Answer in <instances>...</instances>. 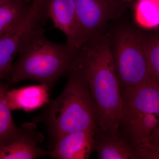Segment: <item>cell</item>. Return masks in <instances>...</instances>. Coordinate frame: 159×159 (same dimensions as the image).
Here are the masks:
<instances>
[{
	"label": "cell",
	"instance_id": "1",
	"mask_svg": "<svg viewBox=\"0 0 159 159\" xmlns=\"http://www.w3.org/2000/svg\"><path fill=\"white\" fill-rule=\"evenodd\" d=\"M75 66L82 73L96 103L99 129L119 135L122 100L107 29L80 49Z\"/></svg>",
	"mask_w": 159,
	"mask_h": 159
},
{
	"label": "cell",
	"instance_id": "2",
	"mask_svg": "<svg viewBox=\"0 0 159 159\" xmlns=\"http://www.w3.org/2000/svg\"><path fill=\"white\" fill-rule=\"evenodd\" d=\"M66 43L52 42L38 26L23 41L8 82L15 84L31 80L46 84L51 90L57 80L68 75L76 64L79 51Z\"/></svg>",
	"mask_w": 159,
	"mask_h": 159
},
{
	"label": "cell",
	"instance_id": "3",
	"mask_svg": "<svg viewBox=\"0 0 159 159\" xmlns=\"http://www.w3.org/2000/svg\"><path fill=\"white\" fill-rule=\"evenodd\" d=\"M68 75L61 93L34 119L46 125L51 145L68 134L99 129L97 106L82 73L75 66Z\"/></svg>",
	"mask_w": 159,
	"mask_h": 159
},
{
	"label": "cell",
	"instance_id": "4",
	"mask_svg": "<svg viewBox=\"0 0 159 159\" xmlns=\"http://www.w3.org/2000/svg\"><path fill=\"white\" fill-rule=\"evenodd\" d=\"M107 31L120 92L149 79L145 34L127 23Z\"/></svg>",
	"mask_w": 159,
	"mask_h": 159
},
{
	"label": "cell",
	"instance_id": "5",
	"mask_svg": "<svg viewBox=\"0 0 159 159\" xmlns=\"http://www.w3.org/2000/svg\"><path fill=\"white\" fill-rule=\"evenodd\" d=\"M87 42L101 34L108 22L120 18L128 5L118 0H74Z\"/></svg>",
	"mask_w": 159,
	"mask_h": 159
},
{
	"label": "cell",
	"instance_id": "6",
	"mask_svg": "<svg viewBox=\"0 0 159 159\" xmlns=\"http://www.w3.org/2000/svg\"><path fill=\"white\" fill-rule=\"evenodd\" d=\"M122 104L119 125L142 114L159 116V85L148 79L121 91Z\"/></svg>",
	"mask_w": 159,
	"mask_h": 159
},
{
	"label": "cell",
	"instance_id": "7",
	"mask_svg": "<svg viewBox=\"0 0 159 159\" xmlns=\"http://www.w3.org/2000/svg\"><path fill=\"white\" fill-rule=\"evenodd\" d=\"M46 14L54 27L65 34L66 43L80 50L87 43L76 11L74 0H47Z\"/></svg>",
	"mask_w": 159,
	"mask_h": 159
},
{
	"label": "cell",
	"instance_id": "8",
	"mask_svg": "<svg viewBox=\"0 0 159 159\" xmlns=\"http://www.w3.org/2000/svg\"><path fill=\"white\" fill-rule=\"evenodd\" d=\"M44 139L34 122H25L17 136L0 144V159H34L49 155L39 145Z\"/></svg>",
	"mask_w": 159,
	"mask_h": 159
},
{
	"label": "cell",
	"instance_id": "9",
	"mask_svg": "<svg viewBox=\"0 0 159 159\" xmlns=\"http://www.w3.org/2000/svg\"><path fill=\"white\" fill-rule=\"evenodd\" d=\"M97 130L80 131L61 137L51 145L49 155L55 159H89L95 150L94 136Z\"/></svg>",
	"mask_w": 159,
	"mask_h": 159
},
{
	"label": "cell",
	"instance_id": "10",
	"mask_svg": "<svg viewBox=\"0 0 159 159\" xmlns=\"http://www.w3.org/2000/svg\"><path fill=\"white\" fill-rule=\"evenodd\" d=\"M51 91L43 84L9 89L6 93V102L11 111H31L48 103Z\"/></svg>",
	"mask_w": 159,
	"mask_h": 159
},
{
	"label": "cell",
	"instance_id": "11",
	"mask_svg": "<svg viewBox=\"0 0 159 159\" xmlns=\"http://www.w3.org/2000/svg\"><path fill=\"white\" fill-rule=\"evenodd\" d=\"M95 150L99 159H138L135 148L119 135L98 129L94 136Z\"/></svg>",
	"mask_w": 159,
	"mask_h": 159
},
{
	"label": "cell",
	"instance_id": "12",
	"mask_svg": "<svg viewBox=\"0 0 159 159\" xmlns=\"http://www.w3.org/2000/svg\"><path fill=\"white\" fill-rule=\"evenodd\" d=\"M159 122V116L142 114L119 126V135L134 148L148 143V139Z\"/></svg>",
	"mask_w": 159,
	"mask_h": 159
},
{
	"label": "cell",
	"instance_id": "13",
	"mask_svg": "<svg viewBox=\"0 0 159 159\" xmlns=\"http://www.w3.org/2000/svg\"><path fill=\"white\" fill-rule=\"evenodd\" d=\"M25 36V30L17 25L0 38V80H9L12 61Z\"/></svg>",
	"mask_w": 159,
	"mask_h": 159
},
{
	"label": "cell",
	"instance_id": "14",
	"mask_svg": "<svg viewBox=\"0 0 159 159\" xmlns=\"http://www.w3.org/2000/svg\"><path fill=\"white\" fill-rule=\"evenodd\" d=\"M30 6L20 0H11L0 5V38L24 19Z\"/></svg>",
	"mask_w": 159,
	"mask_h": 159
},
{
	"label": "cell",
	"instance_id": "15",
	"mask_svg": "<svg viewBox=\"0 0 159 159\" xmlns=\"http://www.w3.org/2000/svg\"><path fill=\"white\" fill-rule=\"evenodd\" d=\"M9 84L0 80V144L17 136L19 128L15 124L6 101Z\"/></svg>",
	"mask_w": 159,
	"mask_h": 159
},
{
	"label": "cell",
	"instance_id": "16",
	"mask_svg": "<svg viewBox=\"0 0 159 159\" xmlns=\"http://www.w3.org/2000/svg\"><path fill=\"white\" fill-rule=\"evenodd\" d=\"M134 17L136 22L144 29L159 27V0H136Z\"/></svg>",
	"mask_w": 159,
	"mask_h": 159
},
{
	"label": "cell",
	"instance_id": "17",
	"mask_svg": "<svg viewBox=\"0 0 159 159\" xmlns=\"http://www.w3.org/2000/svg\"><path fill=\"white\" fill-rule=\"evenodd\" d=\"M149 78L159 85V34L145 35Z\"/></svg>",
	"mask_w": 159,
	"mask_h": 159
},
{
	"label": "cell",
	"instance_id": "18",
	"mask_svg": "<svg viewBox=\"0 0 159 159\" xmlns=\"http://www.w3.org/2000/svg\"><path fill=\"white\" fill-rule=\"evenodd\" d=\"M138 159H159V150L154 149L147 145L134 147Z\"/></svg>",
	"mask_w": 159,
	"mask_h": 159
},
{
	"label": "cell",
	"instance_id": "19",
	"mask_svg": "<svg viewBox=\"0 0 159 159\" xmlns=\"http://www.w3.org/2000/svg\"><path fill=\"white\" fill-rule=\"evenodd\" d=\"M147 145L151 148L159 150V122L148 139Z\"/></svg>",
	"mask_w": 159,
	"mask_h": 159
},
{
	"label": "cell",
	"instance_id": "20",
	"mask_svg": "<svg viewBox=\"0 0 159 159\" xmlns=\"http://www.w3.org/2000/svg\"><path fill=\"white\" fill-rule=\"evenodd\" d=\"M119 2H122L123 3L126 4V5L129 6L131 3L134 2L136 0H118Z\"/></svg>",
	"mask_w": 159,
	"mask_h": 159
},
{
	"label": "cell",
	"instance_id": "21",
	"mask_svg": "<svg viewBox=\"0 0 159 159\" xmlns=\"http://www.w3.org/2000/svg\"><path fill=\"white\" fill-rule=\"evenodd\" d=\"M11 0H0V5L2 4H4V3L7 2Z\"/></svg>",
	"mask_w": 159,
	"mask_h": 159
}]
</instances>
